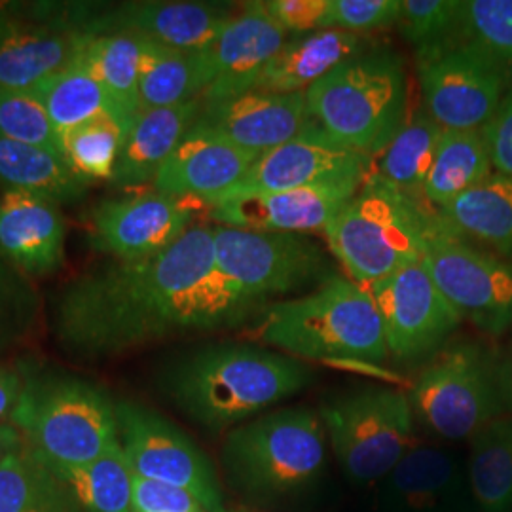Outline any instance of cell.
Wrapping results in <instances>:
<instances>
[{
    "instance_id": "d590c367",
    "label": "cell",
    "mask_w": 512,
    "mask_h": 512,
    "mask_svg": "<svg viewBox=\"0 0 512 512\" xmlns=\"http://www.w3.org/2000/svg\"><path fill=\"white\" fill-rule=\"evenodd\" d=\"M80 59L97 80L109 90L120 110L137 116L139 107V78L143 59V38L126 33L93 35Z\"/></svg>"
},
{
    "instance_id": "60d3db41",
    "label": "cell",
    "mask_w": 512,
    "mask_h": 512,
    "mask_svg": "<svg viewBox=\"0 0 512 512\" xmlns=\"http://www.w3.org/2000/svg\"><path fill=\"white\" fill-rule=\"evenodd\" d=\"M465 29L499 61L512 90V0H467Z\"/></svg>"
},
{
    "instance_id": "74e56055",
    "label": "cell",
    "mask_w": 512,
    "mask_h": 512,
    "mask_svg": "<svg viewBox=\"0 0 512 512\" xmlns=\"http://www.w3.org/2000/svg\"><path fill=\"white\" fill-rule=\"evenodd\" d=\"M67 482L86 512H133V471L120 440Z\"/></svg>"
},
{
    "instance_id": "44dd1931",
    "label": "cell",
    "mask_w": 512,
    "mask_h": 512,
    "mask_svg": "<svg viewBox=\"0 0 512 512\" xmlns=\"http://www.w3.org/2000/svg\"><path fill=\"white\" fill-rule=\"evenodd\" d=\"M370 164L366 156L338 145L310 120L294 139L260 154L245 179L228 194L281 192L348 175H368Z\"/></svg>"
},
{
    "instance_id": "5bb4252c",
    "label": "cell",
    "mask_w": 512,
    "mask_h": 512,
    "mask_svg": "<svg viewBox=\"0 0 512 512\" xmlns=\"http://www.w3.org/2000/svg\"><path fill=\"white\" fill-rule=\"evenodd\" d=\"M423 264L463 321L492 336L511 329L512 262L475 247L442 219Z\"/></svg>"
},
{
    "instance_id": "277c9868",
    "label": "cell",
    "mask_w": 512,
    "mask_h": 512,
    "mask_svg": "<svg viewBox=\"0 0 512 512\" xmlns=\"http://www.w3.org/2000/svg\"><path fill=\"white\" fill-rule=\"evenodd\" d=\"M249 336L300 361L380 365L389 359L370 291L348 275H332L311 293L264 306Z\"/></svg>"
},
{
    "instance_id": "4316f807",
    "label": "cell",
    "mask_w": 512,
    "mask_h": 512,
    "mask_svg": "<svg viewBox=\"0 0 512 512\" xmlns=\"http://www.w3.org/2000/svg\"><path fill=\"white\" fill-rule=\"evenodd\" d=\"M0 512H86L73 486L21 442L0 461Z\"/></svg>"
},
{
    "instance_id": "52a82bcc",
    "label": "cell",
    "mask_w": 512,
    "mask_h": 512,
    "mask_svg": "<svg viewBox=\"0 0 512 512\" xmlns=\"http://www.w3.org/2000/svg\"><path fill=\"white\" fill-rule=\"evenodd\" d=\"M329 440L310 408H281L228 431L220 465L232 488L258 499L298 494L327 469Z\"/></svg>"
},
{
    "instance_id": "f1b7e54d",
    "label": "cell",
    "mask_w": 512,
    "mask_h": 512,
    "mask_svg": "<svg viewBox=\"0 0 512 512\" xmlns=\"http://www.w3.org/2000/svg\"><path fill=\"white\" fill-rule=\"evenodd\" d=\"M494 173L482 131L444 129L421 198L442 211Z\"/></svg>"
},
{
    "instance_id": "bcb514c9",
    "label": "cell",
    "mask_w": 512,
    "mask_h": 512,
    "mask_svg": "<svg viewBox=\"0 0 512 512\" xmlns=\"http://www.w3.org/2000/svg\"><path fill=\"white\" fill-rule=\"evenodd\" d=\"M21 387V370L16 366L0 365V425H6L12 420V414L18 406Z\"/></svg>"
},
{
    "instance_id": "836d02e7",
    "label": "cell",
    "mask_w": 512,
    "mask_h": 512,
    "mask_svg": "<svg viewBox=\"0 0 512 512\" xmlns=\"http://www.w3.org/2000/svg\"><path fill=\"white\" fill-rule=\"evenodd\" d=\"M33 90L42 99L59 135L101 114H124L109 90L97 80V76L80 57L73 65L46 78Z\"/></svg>"
},
{
    "instance_id": "3957f363",
    "label": "cell",
    "mask_w": 512,
    "mask_h": 512,
    "mask_svg": "<svg viewBox=\"0 0 512 512\" xmlns=\"http://www.w3.org/2000/svg\"><path fill=\"white\" fill-rule=\"evenodd\" d=\"M23 387L10 425L61 478H71L118 442L116 401L88 378L21 365Z\"/></svg>"
},
{
    "instance_id": "603a6c76",
    "label": "cell",
    "mask_w": 512,
    "mask_h": 512,
    "mask_svg": "<svg viewBox=\"0 0 512 512\" xmlns=\"http://www.w3.org/2000/svg\"><path fill=\"white\" fill-rule=\"evenodd\" d=\"M258 156L192 126L156 175L152 188L209 205L234 190Z\"/></svg>"
},
{
    "instance_id": "ee69618b",
    "label": "cell",
    "mask_w": 512,
    "mask_h": 512,
    "mask_svg": "<svg viewBox=\"0 0 512 512\" xmlns=\"http://www.w3.org/2000/svg\"><path fill=\"white\" fill-rule=\"evenodd\" d=\"M133 512H207L186 490L133 475Z\"/></svg>"
},
{
    "instance_id": "30bf717a",
    "label": "cell",
    "mask_w": 512,
    "mask_h": 512,
    "mask_svg": "<svg viewBox=\"0 0 512 512\" xmlns=\"http://www.w3.org/2000/svg\"><path fill=\"white\" fill-rule=\"evenodd\" d=\"M217 270L260 306L274 296L317 289L332 275L327 251L308 234L213 228Z\"/></svg>"
},
{
    "instance_id": "6da1fadb",
    "label": "cell",
    "mask_w": 512,
    "mask_h": 512,
    "mask_svg": "<svg viewBox=\"0 0 512 512\" xmlns=\"http://www.w3.org/2000/svg\"><path fill=\"white\" fill-rule=\"evenodd\" d=\"M262 310L217 270L213 228L192 226L160 255L78 275L52 327L67 355L95 363L171 334L232 329Z\"/></svg>"
},
{
    "instance_id": "2e32d148",
    "label": "cell",
    "mask_w": 512,
    "mask_h": 512,
    "mask_svg": "<svg viewBox=\"0 0 512 512\" xmlns=\"http://www.w3.org/2000/svg\"><path fill=\"white\" fill-rule=\"evenodd\" d=\"M366 177L368 175H348L281 192L226 194L207 207L211 219L228 228L285 234H323L330 220L359 192Z\"/></svg>"
},
{
    "instance_id": "7a4b0ae2",
    "label": "cell",
    "mask_w": 512,
    "mask_h": 512,
    "mask_svg": "<svg viewBox=\"0 0 512 512\" xmlns=\"http://www.w3.org/2000/svg\"><path fill=\"white\" fill-rule=\"evenodd\" d=\"M311 378L310 366L291 355L222 342L173 357L160 370V389L188 420L220 433L298 395Z\"/></svg>"
},
{
    "instance_id": "1f68e13d",
    "label": "cell",
    "mask_w": 512,
    "mask_h": 512,
    "mask_svg": "<svg viewBox=\"0 0 512 512\" xmlns=\"http://www.w3.org/2000/svg\"><path fill=\"white\" fill-rule=\"evenodd\" d=\"M207 88L202 52H181L143 38L141 110L177 107L202 99Z\"/></svg>"
},
{
    "instance_id": "ab89813d",
    "label": "cell",
    "mask_w": 512,
    "mask_h": 512,
    "mask_svg": "<svg viewBox=\"0 0 512 512\" xmlns=\"http://www.w3.org/2000/svg\"><path fill=\"white\" fill-rule=\"evenodd\" d=\"M38 311L40 302L27 277L0 255V353L29 340Z\"/></svg>"
},
{
    "instance_id": "9a60e30c",
    "label": "cell",
    "mask_w": 512,
    "mask_h": 512,
    "mask_svg": "<svg viewBox=\"0 0 512 512\" xmlns=\"http://www.w3.org/2000/svg\"><path fill=\"white\" fill-rule=\"evenodd\" d=\"M368 291L382 319L389 357L399 363L433 357L463 321L423 260L368 285Z\"/></svg>"
},
{
    "instance_id": "e0dca14e",
    "label": "cell",
    "mask_w": 512,
    "mask_h": 512,
    "mask_svg": "<svg viewBox=\"0 0 512 512\" xmlns=\"http://www.w3.org/2000/svg\"><path fill=\"white\" fill-rule=\"evenodd\" d=\"M196 203L202 202L156 190L99 203L92 213L93 245L124 262L160 255L192 228Z\"/></svg>"
},
{
    "instance_id": "484cf974",
    "label": "cell",
    "mask_w": 512,
    "mask_h": 512,
    "mask_svg": "<svg viewBox=\"0 0 512 512\" xmlns=\"http://www.w3.org/2000/svg\"><path fill=\"white\" fill-rule=\"evenodd\" d=\"M202 105V99H196L177 107L141 110L129 129L110 181L122 188L154 183L169 156L194 126Z\"/></svg>"
},
{
    "instance_id": "8d00e7d4",
    "label": "cell",
    "mask_w": 512,
    "mask_h": 512,
    "mask_svg": "<svg viewBox=\"0 0 512 512\" xmlns=\"http://www.w3.org/2000/svg\"><path fill=\"white\" fill-rule=\"evenodd\" d=\"M397 29L414 48L416 61L439 54L469 37L465 2L459 0H403Z\"/></svg>"
},
{
    "instance_id": "5b68a950",
    "label": "cell",
    "mask_w": 512,
    "mask_h": 512,
    "mask_svg": "<svg viewBox=\"0 0 512 512\" xmlns=\"http://www.w3.org/2000/svg\"><path fill=\"white\" fill-rule=\"evenodd\" d=\"M440 222L439 211L425 200L368 175L323 236L349 279L368 287L421 262Z\"/></svg>"
},
{
    "instance_id": "f6af8a7d",
    "label": "cell",
    "mask_w": 512,
    "mask_h": 512,
    "mask_svg": "<svg viewBox=\"0 0 512 512\" xmlns=\"http://www.w3.org/2000/svg\"><path fill=\"white\" fill-rule=\"evenodd\" d=\"M482 133L495 173L512 179V90L505 95L501 107Z\"/></svg>"
},
{
    "instance_id": "4fadbf2b",
    "label": "cell",
    "mask_w": 512,
    "mask_h": 512,
    "mask_svg": "<svg viewBox=\"0 0 512 512\" xmlns=\"http://www.w3.org/2000/svg\"><path fill=\"white\" fill-rule=\"evenodd\" d=\"M92 4L0 8V90H33L80 57Z\"/></svg>"
},
{
    "instance_id": "e575fe53",
    "label": "cell",
    "mask_w": 512,
    "mask_h": 512,
    "mask_svg": "<svg viewBox=\"0 0 512 512\" xmlns=\"http://www.w3.org/2000/svg\"><path fill=\"white\" fill-rule=\"evenodd\" d=\"M135 118L124 114H101L76 128L63 131L59 135L63 162L86 183L112 179Z\"/></svg>"
},
{
    "instance_id": "ba28073f",
    "label": "cell",
    "mask_w": 512,
    "mask_h": 512,
    "mask_svg": "<svg viewBox=\"0 0 512 512\" xmlns=\"http://www.w3.org/2000/svg\"><path fill=\"white\" fill-rule=\"evenodd\" d=\"M408 397L414 420L431 437L471 439L507 410L509 380L492 349L459 340L427 359Z\"/></svg>"
},
{
    "instance_id": "9c48e42d",
    "label": "cell",
    "mask_w": 512,
    "mask_h": 512,
    "mask_svg": "<svg viewBox=\"0 0 512 512\" xmlns=\"http://www.w3.org/2000/svg\"><path fill=\"white\" fill-rule=\"evenodd\" d=\"M330 450L357 486H376L416 439L406 391L368 385L319 408Z\"/></svg>"
},
{
    "instance_id": "4dcf8cb0",
    "label": "cell",
    "mask_w": 512,
    "mask_h": 512,
    "mask_svg": "<svg viewBox=\"0 0 512 512\" xmlns=\"http://www.w3.org/2000/svg\"><path fill=\"white\" fill-rule=\"evenodd\" d=\"M0 188L37 194L55 203H74L86 196L88 183L78 179L54 152L0 137Z\"/></svg>"
},
{
    "instance_id": "d6a6232c",
    "label": "cell",
    "mask_w": 512,
    "mask_h": 512,
    "mask_svg": "<svg viewBox=\"0 0 512 512\" xmlns=\"http://www.w3.org/2000/svg\"><path fill=\"white\" fill-rule=\"evenodd\" d=\"M467 475L478 512H512V418H499L469 439Z\"/></svg>"
},
{
    "instance_id": "cb8c5ba5",
    "label": "cell",
    "mask_w": 512,
    "mask_h": 512,
    "mask_svg": "<svg viewBox=\"0 0 512 512\" xmlns=\"http://www.w3.org/2000/svg\"><path fill=\"white\" fill-rule=\"evenodd\" d=\"M67 224L57 203L27 192L0 196V255L25 277L55 274L65 264Z\"/></svg>"
},
{
    "instance_id": "d4e9b609",
    "label": "cell",
    "mask_w": 512,
    "mask_h": 512,
    "mask_svg": "<svg viewBox=\"0 0 512 512\" xmlns=\"http://www.w3.org/2000/svg\"><path fill=\"white\" fill-rule=\"evenodd\" d=\"M366 48L365 37L346 31L293 35L266 63L251 92L306 93L313 84Z\"/></svg>"
},
{
    "instance_id": "ffe728a7",
    "label": "cell",
    "mask_w": 512,
    "mask_h": 512,
    "mask_svg": "<svg viewBox=\"0 0 512 512\" xmlns=\"http://www.w3.org/2000/svg\"><path fill=\"white\" fill-rule=\"evenodd\" d=\"M287 38L262 2H247L239 8L219 38L202 52L207 80L203 103L251 92L258 74Z\"/></svg>"
},
{
    "instance_id": "7c38bea8",
    "label": "cell",
    "mask_w": 512,
    "mask_h": 512,
    "mask_svg": "<svg viewBox=\"0 0 512 512\" xmlns=\"http://www.w3.org/2000/svg\"><path fill=\"white\" fill-rule=\"evenodd\" d=\"M116 421L133 475L186 490L207 512H226L211 459L173 421L131 399L116 401Z\"/></svg>"
},
{
    "instance_id": "d6986e66",
    "label": "cell",
    "mask_w": 512,
    "mask_h": 512,
    "mask_svg": "<svg viewBox=\"0 0 512 512\" xmlns=\"http://www.w3.org/2000/svg\"><path fill=\"white\" fill-rule=\"evenodd\" d=\"M236 12L226 2H124L114 8H95L88 33H126L181 52H203L219 38Z\"/></svg>"
},
{
    "instance_id": "7bdbcfd3",
    "label": "cell",
    "mask_w": 512,
    "mask_h": 512,
    "mask_svg": "<svg viewBox=\"0 0 512 512\" xmlns=\"http://www.w3.org/2000/svg\"><path fill=\"white\" fill-rule=\"evenodd\" d=\"M262 6L289 37L330 31V0H264Z\"/></svg>"
},
{
    "instance_id": "ac0fdd59",
    "label": "cell",
    "mask_w": 512,
    "mask_h": 512,
    "mask_svg": "<svg viewBox=\"0 0 512 512\" xmlns=\"http://www.w3.org/2000/svg\"><path fill=\"white\" fill-rule=\"evenodd\" d=\"M376 486L380 512H478L467 463L450 448L418 437Z\"/></svg>"
},
{
    "instance_id": "83f0119b",
    "label": "cell",
    "mask_w": 512,
    "mask_h": 512,
    "mask_svg": "<svg viewBox=\"0 0 512 512\" xmlns=\"http://www.w3.org/2000/svg\"><path fill=\"white\" fill-rule=\"evenodd\" d=\"M439 213L463 238L512 262V179L494 171Z\"/></svg>"
},
{
    "instance_id": "8fae6325",
    "label": "cell",
    "mask_w": 512,
    "mask_h": 512,
    "mask_svg": "<svg viewBox=\"0 0 512 512\" xmlns=\"http://www.w3.org/2000/svg\"><path fill=\"white\" fill-rule=\"evenodd\" d=\"M421 105L442 129L482 131L511 92L499 61L467 37L416 61Z\"/></svg>"
},
{
    "instance_id": "f546056e",
    "label": "cell",
    "mask_w": 512,
    "mask_h": 512,
    "mask_svg": "<svg viewBox=\"0 0 512 512\" xmlns=\"http://www.w3.org/2000/svg\"><path fill=\"white\" fill-rule=\"evenodd\" d=\"M442 133V126L429 116L420 103L414 112H408L393 141L372 160L368 175L404 194L421 198V190L435 160Z\"/></svg>"
},
{
    "instance_id": "b9f144b4",
    "label": "cell",
    "mask_w": 512,
    "mask_h": 512,
    "mask_svg": "<svg viewBox=\"0 0 512 512\" xmlns=\"http://www.w3.org/2000/svg\"><path fill=\"white\" fill-rule=\"evenodd\" d=\"M403 0H330V31L365 37L374 31L397 27Z\"/></svg>"
},
{
    "instance_id": "7402d4cb",
    "label": "cell",
    "mask_w": 512,
    "mask_h": 512,
    "mask_svg": "<svg viewBox=\"0 0 512 512\" xmlns=\"http://www.w3.org/2000/svg\"><path fill=\"white\" fill-rule=\"evenodd\" d=\"M308 122L306 93L247 92L203 103L194 128L243 150L264 154L294 139Z\"/></svg>"
},
{
    "instance_id": "f35d334b",
    "label": "cell",
    "mask_w": 512,
    "mask_h": 512,
    "mask_svg": "<svg viewBox=\"0 0 512 512\" xmlns=\"http://www.w3.org/2000/svg\"><path fill=\"white\" fill-rule=\"evenodd\" d=\"M0 137L61 156V137L35 90H0Z\"/></svg>"
},
{
    "instance_id": "8992f818",
    "label": "cell",
    "mask_w": 512,
    "mask_h": 512,
    "mask_svg": "<svg viewBox=\"0 0 512 512\" xmlns=\"http://www.w3.org/2000/svg\"><path fill=\"white\" fill-rule=\"evenodd\" d=\"M306 103L317 128L372 162L410 112L404 59L389 48H366L313 84Z\"/></svg>"
},
{
    "instance_id": "7dc6e473",
    "label": "cell",
    "mask_w": 512,
    "mask_h": 512,
    "mask_svg": "<svg viewBox=\"0 0 512 512\" xmlns=\"http://www.w3.org/2000/svg\"><path fill=\"white\" fill-rule=\"evenodd\" d=\"M21 442L23 439L14 425H10V423L0 425V461L6 458V454L12 452Z\"/></svg>"
}]
</instances>
